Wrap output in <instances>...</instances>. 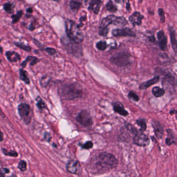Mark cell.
<instances>
[{
  "label": "cell",
  "mask_w": 177,
  "mask_h": 177,
  "mask_svg": "<svg viewBox=\"0 0 177 177\" xmlns=\"http://www.w3.org/2000/svg\"><path fill=\"white\" fill-rule=\"evenodd\" d=\"M95 166L98 173H105L117 167L118 161L113 154L104 152L97 157Z\"/></svg>",
  "instance_id": "1"
},
{
  "label": "cell",
  "mask_w": 177,
  "mask_h": 177,
  "mask_svg": "<svg viewBox=\"0 0 177 177\" xmlns=\"http://www.w3.org/2000/svg\"><path fill=\"white\" fill-rule=\"evenodd\" d=\"M59 93L62 99L73 100L76 98H81L83 96V88L77 83H67L59 88Z\"/></svg>",
  "instance_id": "2"
},
{
  "label": "cell",
  "mask_w": 177,
  "mask_h": 177,
  "mask_svg": "<svg viewBox=\"0 0 177 177\" xmlns=\"http://www.w3.org/2000/svg\"><path fill=\"white\" fill-rule=\"evenodd\" d=\"M127 23L128 21L123 16L116 17L115 15H109L102 19L99 28V34L100 36H106L109 32L108 27L110 24L124 27Z\"/></svg>",
  "instance_id": "3"
},
{
  "label": "cell",
  "mask_w": 177,
  "mask_h": 177,
  "mask_svg": "<svg viewBox=\"0 0 177 177\" xmlns=\"http://www.w3.org/2000/svg\"><path fill=\"white\" fill-rule=\"evenodd\" d=\"M65 28L68 38L77 43H81L84 39L83 32L74 21L71 20H67L65 21Z\"/></svg>",
  "instance_id": "4"
},
{
  "label": "cell",
  "mask_w": 177,
  "mask_h": 177,
  "mask_svg": "<svg viewBox=\"0 0 177 177\" xmlns=\"http://www.w3.org/2000/svg\"><path fill=\"white\" fill-rule=\"evenodd\" d=\"M110 61L112 64L118 67H126L130 65L131 55L126 52H121L111 57Z\"/></svg>",
  "instance_id": "5"
},
{
  "label": "cell",
  "mask_w": 177,
  "mask_h": 177,
  "mask_svg": "<svg viewBox=\"0 0 177 177\" xmlns=\"http://www.w3.org/2000/svg\"><path fill=\"white\" fill-rule=\"evenodd\" d=\"M17 110L21 119L25 124H29L31 122V106L26 103H21L17 106Z\"/></svg>",
  "instance_id": "6"
},
{
  "label": "cell",
  "mask_w": 177,
  "mask_h": 177,
  "mask_svg": "<svg viewBox=\"0 0 177 177\" xmlns=\"http://www.w3.org/2000/svg\"><path fill=\"white\" fill-rule=\"evenodd\" d=\"M65 46L66 50L68 51L75 56L80 57L83 54L82 47L79 43H77L72 40L68 41V42H62Z\"/></svg>",
  "instance_id": "7"
},
{
  "label": "cell",
  "mask_w": 177,
  "mask_h": 177,
  "mask_svg": "<svg viewBox=\"0 0 177 177\" xmlns=\"http://www.w3.org/2000/svg\"><path fill=\"white\" fill-rule=\"evenodd\" d=\"M77 121L85 127H90L93 124L92 118L90 113L86 110H83L79 113L76 117Z\"/></svg>",
  "instance_id": "8"
},
{
  "label": "cell",
  "mask_w": 177,
  "mask_h": 177,
  "mask_svg": "<svg viewBox=\"0 0 177 177\" xmlns=\"http://www.w3.org/2000/svg\"><path fill=\"white\" fill-rule=\"evenodd\" d=\"M133 142L137 146H146L150 143V140L144 133H137L134 136Z\"/></svg>",
  "instance_id": "9"
},
{
  "label": "cell",
  "mask_w": 177,
  "mask_h": 177,
  "mask_svg": "<svg viewBox=\"0 0 177 177\" xmlns=\"http://www.w3.org/2000/svg\"><path fill=\"white\" fill-rule=\"evenodd\" d=\"M66 170L73 174H80L82 172L81 167L78 160L69 161L66 165Z\"/></svg>",
  "instance_id": "10"
},
{
  "label": "cell",
  "mask_w": 177,
  "mask_h": 177,
  "mask_svg": "<svg viewBox=\"0 0 177 177\" xmlns=\"http://www.w3.org/2000/svg\"><path fill=\"white\" fill-rule=\"evenodd\" d=\"M112 34L114 36H135L136 34L132 30L125 28L123 29H116L112 31Z\"/></svg>",
  "instance_id": "11"
},
{
  "label": "cell",
  "mask_w": 177,
  "mask_h": 177,
  "mask_svg": "<svg viewBox=\"0 0 177 177\" xmlns=\"http://www.w3.org/2000/svg\"><path fill=\"white\" fill-rule=\"evenodd\" d=\"M5 56L7 60L10 63H17L21 59L20 55L18 52L13 50H8L5 52Z\"/></svg>",
  "instance_id": "12"
},
{
  "label": "cell",
  "mask_w": 177,
  "mask_h": 177,
  "mask_svg": "<svg viewBox=\"0 0 177 177\" xmlns=\"http://www.w3.org/2000/svg\"><path fill=\"white\" fill-rule=\"evenodd\" d=\"M143 18L144 16L139 12H136L129 17V20L133 26L135 27L136 25L139 26L141 25Z\"/></svg>",
  "instance_id": "13"
},
{
  "label": "cell",
  "mask_w": 177,
  "mask_h": 177,
  "mask_svg": "<svg viewBox=\"0 0 177 177\" xmlns=\"http://www.w3.org/2000/svg\"><path fill=\"white\" fill-rule=\"evenodd\" d=\"M39 61H40V60L36 57L33 56H28L25 60L23 61L21 63L20 66L22 69H24L25 67H27L28 63H30V66H34L36 65L37 63H39Z\"/></svg>",
  "instance_id": "14"
},
{
  "label": "cell",
  "mask_w": 177,
  "mask_h": 177,
  "mask_svg": "<svg viewBox=\"0 0 177 177\" xmlns=\"http://www.w3.org/2000/svg\"><path fill=\"white\" fill-rule=\"evenodd\" d=\"M112 106H113V110L115 112L118 113L119 114L124 117H126L128 114V111L125 110L123 105L122 104L121 102L119 101L113 102Z\"/></svg>",
  "instance_id": "15"
},
{
  "label": "cell",
  "mask_w": 177,
  "mask_h": 177,
  "mask_svg": "<svg viewBox=\"0 0 177 177\" xmlns=\"http://www.w3.org/2000/svg\"><path fill=\"white\" fill-rule=\"evenodd\" d=\"M102 2L99 0H92L90 1L88 7V9L91 11H93L95 14H98L100 10V7L102 5Z\"/></svg>",
  "instance_id": "16"
},
{
  "label": "cell",
  "mask_w": 177,
  "mask_h": 177,
  "mask_svg": "<svg viewBox=\"0 0 177 177\" xmlns=\"http://www.w3.org/2000/svg\"><path fill=\"white\" fill-rule=\"evenodd\" d=\"M157 37L160 41V47L162 50H165L167 47V39L162 31L159 32Z\"/></svg>",
  "instance_id": "17"
},
{
  "label": "cell",
  "mask_w": 177,
  "mask_h": 177,
  "mask_svg": "<svg viewBox=\"0 0 177 177\" xmlns=\"http://www.w3.org/2000/svg\"><path fill=\"white\" fill-rule=\"evenodd\" d=\"M153 127L155 133L158 139H161L163 137V130L160 123L156 121H153L152 123Z\"/></svg>",
  "instance_id": "18"
},
{
  "label": "cell",
  "mask_w": 177,
  "mask_h": 177,
  "mask_svg": "<svg viewBox=\"0 0 177 177\" xmlns=\"http://www.w3.org/2000/svg\"><path fill=\"white\" fill-rule=\"evenodd\" d=\"M19 73L21 81L23 82L25 84L29 85L30 84V79L28 76V72L22 68H20L19 70Z\"/></svg>",
  "instance_id": "19"
},
{
  "label": "cell",
  "mask_w": 177,
  "mask_h": 177,
  "mask_svg": "<svg viewBox=\"0 0 177 177\" xmlns=\"http://www.w3.org/2000/svg\"><path fill=\"white\" fill-rule=\"evenodd\" d=\"M159 79H160L159 76L155 77L152 79L141 84L139 86V88L140 90H146L147 88L156 83L157 82L159 81Z\"/></svg>",
  "instance_id": "20"
},
{
  "label": "cell",
  "mask_w": 177,
  "mask_h": 177,
  "mask_svg": "<svg viewBox=\"0 0 177 177\" xmlns=\"http://www.w3.org/2000/svg\"><path fill=\"white\" fill-rule=\"evenodd\" d=\"M15 7H16V5L14 3L11 2L5 3L3 5L4 11L9 14H12L14 13Z\"/></svg>",
  "instance_id": "21"
},
{
  "label": "cell",
  "mask_w": 177,
  "mask_h": 177,
  "mask_svg": "<svg viewBox=\"0 0 177 177\" xmlns=\"http://www.w3.org/2000/svg\"><path fill=\"white\" fill-rule=\"evenodd\" d=\"M14 44L15 46H16L17 47H18L20 50H24L26 52H31L32 51V47H30L29 45H25V43H23L22 42H14Z\"/></svg>",
  "instance_id": "22"
},
{
  "label": "cell",
  "mask_w": 177,
  "mask_h": 177,
  "mask_svg": "<svg viewBox=\"0 0 177 177\" xmlns=\"http://www.w3.org/2000/svg\"><path fill=\"white\" fill-rule=\"evenodd\" d=\"M23 15V11L22 9H20L19 11H17L16 14L12 15L11 16V18L12 19V24L15 25L16 23H18Z\"/></svg>",
  "instance_id": "23"
},
{
  "label": "cell",
  "mask_w": 177,
  "mask_h": 177,
  "mask_svg": "<svg viewBox=\"0 0 177 177\" xmlns=\"http://www.w3.org/2000/svg\"><path fill=\"white\" fill-rule=\"evenodd\" d=\"M170 37H171V44L173 46V50L175 52H177V42L175 34V32L173 30H170Z\"/></svg>",
  "instance_id": "24"
},
{
  "label": "cell",
  "mask_w": 177,
  "mask_h": 177,
  "mask_svg": "<svg viewBox=\"0 0 177 177\" xmlns=\"http://www.w3.org/2000/svg\"><path fill=\"white\" fill-rule=\"evenodd\" d=\"M152 93L155 97H160L165 94V90L163 88H161L159 87H155L153 88Z\"/></svg>",
  "instance_id": "25"
},
{
  "label": "cell",
  "mask_w": 177,
  "mask_h": 177,
  "mask_svg": "<svg viewBox=\"0 0 177 177\" xmlns=\"http://www.w3.org/2000/svg\"><path fill=\"white\" fill-rule=\"evenodd\" d=\"M36 101H37L36 106L39 110H43L44 109L46 108L45 102H44V101L39 96H38L36 98Z\"/></svg>",
  "instance_id": "26"
},
{
  "label": "cell",
  "mask_w": 177,
  "mask_h": 177,
  "mask_svg": "<svg viewBox=\"0 0 177 177\" xmlns=\"http://www.w3.org/2000/svg\"><path fill=\"white\" fill-rule=\"evenodd\" d=\"M81 5V3L78 1H70V7L73 10H78Z\"/></svg>",
  "instance_id": "27"
},
{
  "label": "cell",
  "mask_w": 177,
  "mask_h": 177,
  "mask_svg": "<svg viewBox=\"0 0 177 177\" xmlns=\"http://www.w3.org/2000/svg\"><path fill=\"white\" fill-rule=\"evenodd\" d=\"M106 8L108 11H109V12H112V13H115V12L117 11V7L113 4V3L111 1H110L107 3V4H106Z\"/></svg>",
  "instance_id": "28"
},
{
  "label": "cell",
  "mask_w": 177,
  "mask_h": 177,
  "mask_svg": "<svg viewBox=\"0 0 177 177\" xmlns=\"http://www.w3.org/2000/svg\"><path fill=\"white\" fill-rule=\"evenodd\" d=\"M137 124L140 127V130L141 131H145L147 128L146 123L144 119H139L136 122Z\"/></svg>",
  "instance_id": "29"
},
{
  "label": "cell",
  "mask_w": 177,
  "mask_h": 177,
  "mask_svg": "<svg viewBox=\"0 0 177 177\" xmlns=\"http://www.w3.org/2000/svg\"><path fill=\"white\" fill-rule=\"evenodd\" d=\"M107 44L106 41H101L96 44V47L100 50H104L107 48Z\"/></svg>",
  "instance_id": "30"
},
{
  "label": "cell",
  "mask_w": 177,
  "mask_h": 177,
  "mask_svg": "<svg viewBox=\"0 0 177 177\" xmlns=\"http://www.w3.org/2000/svg\"><path fill=\"white\" fill-rule=\"evenodd\" d=\"M3 151V153L6 156H12V157H17L18 155V153L15 151H7L6 149H2Z\"/></svg>",
  "instance_id": "31"
},
{
  "label": "cell",
  "mask_w": 177,
  "mask_h": 177,
  "mask_svg": "<svg viewBox=\"0 0 177 177\" xmlns=\"http://www.w3.org/2000/svg\"><path fill=\"white\" fill-rule=\"evenodd\" d=\"M18 168L21 171H25L27 170V162L23 160H21L19 162Z\"/></svg>",
  "instance_id": "32"
},
{
  "label": "cell",
  "mask_w": 177,
  "mask_h": 177,
  "mask_svg": "<svg viewBox=\"0 0 177 177\" xmlns=\"http://www.w3.org/2000/svg\"><path fill=\"white\" fill-rule=\"evenodd\" d=\"M49 79H48L47 76H44L41 77V79L40 80V83H41V85L42 87H46V86L47 85L48 83H49Z\"/></svg>",
  "instance_id": "33"
},
{
  "label": "cell",
  "mask_w": 177,
  "mask_h": 177,
  "mask_svg": "<svg viewBox=\"0 0 177 177\" xmlns=\"http://www.w3.org/2000/svg\"><path fill=\"white\" fill-rule=\"evenodd\" d=\"M128 97L130 99H133L135 101H138L139 100V98L137 94L133 92H130L128 94Z\"/></svg>",
  "instance_id": "34"
},
{
  "label": "cell",
  "mask_w": 177,
  "mask_h": 177,
  "mask_svg": "<svg viewBox=\"0 0 177 177\" xmlns=\"http://www.w3.org/2000/svg\"><path fill=\"white\" fill-rule=\"evenodd\" d=\"M93 146V143L92 142L89 141L86 142L85 143L81 145V147L83 149L88 150V149H90L92 148Z\"/></svg>",
  "instance_id": "35"
},
{
  "label": "cell",
  "mask_w": 177,
  "mask_h": 177,
  "mask_svg": "<svg viewBox=\"0 0 177 177\" xmlns=\"http://www.w3.org/2000/svg\"><path fill=\"white\" fill-rule=\"evenodd\" d=\"M45 51L49 54L50 55H54L56 53V50L52 47H47L45 49Z\"/></svg>",
  "instance_id": "36"
},
{
  "label": "cell",
  "mask_w": 177,
  "mask_h": 177,
  "mask_svg": "<svg viewBox=\"0 0 177 177\" xmlns=\"http://www.w3.org/2000/svg\"><path fill=\"white\" fill-rule=\"evenodd\" d=\"M33 8L32 7H28V9H26V13L27 14L25 15V16L27 18H30L31 17V15H30V14H31L33 13Z\"/></svg>",
  "instance_id": "37"
},
{
  "label": "cell",
  "mask_w": 177,
  "mask_h": 177,
  "mask_svg": "<svg viewBox=\"0 0 177 177\" xmlns=\"http://www.w3.org/2000/svg\"><path fill=\"white\" fill-rule=\"evenodd\" d=\"M173 138H167L166 140V143L167 145L168 146H170L171 144L173 143Z\"/></svg>",
  "instance_id": "38"
},
{
  "label": "cell",
  "mask_w": 177,
  "mask_h": 177,
  "mask_svg": "<svg viewBox=\"0 0 177 177\" xmlns=\"http://www.w3.org/2000/svg\"><path fill=\"white\" fill-rule=\"evenodd\" d=\"M28 29H29V31H34V30L35 29V25L34 24L33 22L31 23L29 25Z\"/></svg>",
  "instance_id": "39"
},
{
  "label": "cell",
  "mask_w": 177,
  "mask_h": 177,
  "mask_svg": "<svg viewBox=\"0 0 177 177\" xmlns=\"http://www.w3.org/2000/svg\"><path fill=\"white\" fill-rule=\"evenodd\" d=\"M159 14L161 15V16H162L161 20L162 21V22H164V20H165V17H164V13L163 12V9H160V10H159Z\"/></svg>",
  "instance_id": "40"
},
{
  "label": "cell",
  "mask_w": 177,
  "mask_h": 177,
  "mask_svg": "<svg viewBox=\"0 0 177 177\" xmlns=\"http://www.w3.org/2000/svg\"><path fill=\"white\" fill-rule=\"evenodd\" d=\"M44 138L48 142H49L51 139V136L49 133H46L44 135Z\"/></svg>",
  "instance_id": "41"
},
{
  "label": "cell",
  "mask_w": 177,
  "mask_h": 177,
  "mask_svg": "<svg viewBox=\"0 0 177 177\" xmlns=\"http://www.w3.org/2000/svg\"><path fill=\"white\" fill-rule=\"evenodd\" d=\"M0 177H5V173L4 170H2L0 168Z\"/></svg>",
  "instance_id": "42"
},
{
  "label": "cell",
  "mask_w": 177,
  "mask_h": 177,
  "mask_svg": "<svg viewBox=\"0 0 177 177\" xmlns=\"http://www.w3.org/2000/svg\"><path fill=\"white\" fill-rule=\"evenodd\" d=\"M3 140V134L1 131H0V141H2Z\"/></svg>",
  "instance_id": "43"
},
{
  "label": "cell",
  "mask_w": 177,
  "mask_h": 177,
  "mask_svg": "<svg viewBox=\"0 0 177 177\" xmlns=\"http://www.w3.org/2000/svg\"><path fill=\"white\" fill-rule=\"evenodd\" d=\"M0 116L2 117H5L4 114L3 113V112H2V110H1V108H0Z\"/></svg>",
  "instance_id": "44"
},
{
  "label": "cell",
  "mask_w": 177,
  "mask_h": 177,
  "mask_svg": "<svg viewBox=\"0 0 177 177\" xmlns=\"http://www.w3.org/2000/svg\"><path fill=\"white\" fill-rule=\"evenodd\" d=\"M126 9H127L128 10H130V4L129 3V2H128L127 4H126Z\"/></svg>",
  "instance_id": "45"
},
{
  "label": "cell",
  "mask_w": 177,
  "mask_h": 177,
  "mask_svg": "<svg viewBox=\"0 0 177 177\" xmlns=\"http://www.w3.org/2000/svg\"><path fill=\"white\" fill-rule=\"evenodd\" d=\"M3 48L2 47V46H0V52L2 54L3 53Z\"/></svg>",
  "instance_id": "46"
},
{
  "label": "cell",
  "mask_w": 177,
  "mask_h": 177,
  "mask_svg": "<svg viewBox=\"0 0 177 177\" xmlns=\"http://www.w3.org/2000/svg\"><path fill=\"white\" fill-rule=\"evenodd\" d=\"M52 146H54V148H56V147H57V146H56V145H55L54 144H52Z\"/></svg>",
  "instance_id": "47"
},
{
  "label": "cell",
  "mask_w": 177,
  "mask_h": 177,
  "mask_svg": "<svg viewBox=\"0 0 177 177\" xmlns=\"http://www.w3.org/2000/svg\"><path fill=\"white\" fill-rule=\"evenodd\" d=\"M12 177H17V176H16V175H14H14H12Z\"/></svg>",
  "instance_id": "48"
},
{
  "label": "cell",
  "mask_w": 177,
  "mask_h": 177,
  "mask_svg": "<svg viewBox=\"0 0 177 177\" xmlns=\"http://www.w3.org/2000/svg\"><path fill=\"white\" fill-rule=\"evenodd\" d=\"M2 60H1V59H0V63H2Z\"/></svg>",
  "instance_id": "49"
},
{
  "label": "cell",
  "mask_w": 177,
  "mask_h": 177,
  "mask_svg": "<svg viewBox=\"0 0 177 177\" xmlns=\"http://www.w3.org/2000/svg\"><path fill=\"white\" fill-rule=\"evenodd\" d=\"M1 75H0V79H1Z\"/></svg>",
  "instance_id": "50"
}]
</instances>
